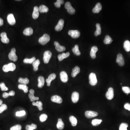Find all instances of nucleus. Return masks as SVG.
Instances as JSON below:
<instances>
[{
  "label": "nucleus",
  "instance_id": "obj_1",
  "mask_svg": "<svg viewBox=\"0 0 130 130\" xmlns=\"http://www.w3.org/2000/svg\"><path fill=\"white\" fill-rule=\"evenodd\" d=\"M16 68V65L13 63L4 65L3 67V70L4 72H7L9 71H14Z\"/></svg>",
  "mask_w": 130,
  "mask_h": 130
},
{
  "label": "nucleus",
  "instance_id": "obj_2",
  "mask_svg": "<svg viewBox=\"0 0 130 130\" xmlns=\"http://www.w3.org/2000/svg\"><path fill=\"white\" fill-rule=\"evenodd\" d=\"M50 37L47 34H44L42 37H40L39 39V42L42 45H45L50 41Z\"/></svg>",
  "mask_w": 130,
  "mask_h": 130
},
{
  "label": "nucleus",
  "instance_id": "obj_3",
  "mask_svg": "<svg viewBox=\"0 0 130 130\" xmlns=\"http://www.w3.org/2000/svg\"><path fill=\"white\" fill-rule=\"evenodd\" d=\"M89 83L92 86H95L97 83V79L96 74L94 73H92L89 76Z\"/></svg>",
  "mask_w": 130,
  "mask_h": 130
},
{
  "label": "nucleus",
  "instance_id": "obj_4",
  "mask_svg": "<svg viewBox=\"0 0 130 130\" xmlns=\"http://www.w3.org/2000/svg\"><path fill=\"white\" fill-rule=\"evenodd\" d=\"M52 55V52L50 51H46L43 54V60L44 63L47 64L49 62Z\"/></svg>",
  "mask_w": 130,
  "mask_h": 130
},
{
  "label": "nucleus",
  "instance_id": "obj_5",
  "mask_svg": "<svg viewBox=\"0 0 130 130\" xmlns=\"http://www.w3.org/2000/svg\"><path fill=\"white\" fill-rule=\"evenodd\" d=\"M16 49L13 48L11 50V51L9 55V58L11 60L16 61L18 60V58L16 54Z\"/></svg>",
  "mask_w": 130,
  "mask_h": 130
},
{
  "label": "nucleus",
  "instance_id": "obj_6",
  "mask_svg": "<svg viewBox=\"0 0 130 130\" xmlns=\"http://www.w3.org/2000/svg\"><path fill=\"white\" fill-rule=\"evenodd\" d=\"M65 8L67 10L68 12L70 14H74L75 13V9L72 7L70 2H67L65 5Z\"/></svg>",
  "mask_w": 130,
  "mask_h": 130
},
{
  "label": "nucleus",
  "instance_id": "obj_7",
  "mask_svg": "<svg viewBox=\"0 0 130 130\" xmlns=\"http://www.w3.org/2000/svg\"><path fill=\"white\" fill-rule=\"evenodd\" d=\"M116 61L120 66L122 67L125 64V61L123 56L121 54H119L117 55Z\"/></svg>",
  "mask_w": 130,
  "mask_h": 130
},
{
  "label": "nucleus",
  "instance_id": "obj_8",
  "mask_svg": "<svg viewBox=\"0 0 130 130\" xmlns=\"http://www.w3.org/2000/svg\"><path fill=\"white\" fill-rule=\"evenodd\" d=\"M68 34L73 38H77L80 36L79 31L77 30H70L68 32Z\"/></svg>",
  "mask_w": 130,
  "mask_h": 130
},
{
  "label": "nucleus",
  "instance_id": "obj_9",
  "mask_svg": "<svg viewBox=\"0 0 130 130\" xmlns=\"http://www.w3.org/2000/svg\"><path fill=\"white\" fill-rule=\"evenodd\" d=\"M85 115L87 118H92L97 116L98 115V113L95 111H86Z\"/></svg>",
  "mask_w": 130,
  "mask_h": 130
},
{
  "label": "nucleus",
  "instance_id": "obj_10",
  "mask_svg": "<svg viewBox=\"0 0 130 130\" xmlns=\"http://www.w3.org/2000/svg\"><path fill=\"white\" fill-rule=\"evenodd\" d=\"M106 98L108 100H110L112 99L114 97V92L113 88H108V90L106 94Z\"/></svg>",
  "mask_w": 130,
  "mask_h": 130
},
{
  "label": "nucleus",
  "instance_id": "obj_11",
  "mask_svg": "<svg viewBox=\"0 0 130 130\" xmlns=\"http://www.w3.org/2000/svg\"><path fill=\"white\" fill-rule=\"evenodd\" d=\"M60 76L61 80L63 83H66L68 81V76L66 72L65 71L61 72Z\"/></svg>",
  "mask_w": 130,
  "mask_h": 130
},
{
  "label": "nucleus",
  "instance_id": "obj_12",
  "mask_svg": "<svg viewBox=\"0 0 130 130\" xmlns=\"http://www.w3.org/2000/svg\"><path fill=\"white\" fill-rule=\"evenodd\" d=\"M51 101L53 102L61 104L63 102V99L60 96L58 95H53L51 97Z\"/></svg>",
  "mask_w": 130,
  "mask_h": 130
},
{
  "label": "nucleus",
  "instance_id": "obj_13",
  "mask_svg": "<svg viewBox=\"0 0 130 130\" xmlns=\"http://www.w3.org/2000/svg\"><path fill=\"white\" fill-rule=\"evenodd\" d=\"M8 22L11 25H14L16 23V20L13 14H9L7 18Z\"/></svg>",
  "mask_w": 130,
  "mask_h": 130
},
{
  "label": "nucleus",
  "instance_id": "obj_14",
  "mask_svg": "<svg viewBox=\"0 0 130 130\" xmlns=\"http://www.w3.org/2000/svg\"><path fill=\"white\" fill-rule=\"evenodd\" d=\"M64 21L63 19H60L58 24L55 27V30L57 31H60L63 29L64 27Z\"/></svg>",
  "mask_w": 130,
  "mask_h": 130
},
{
  "label": "nucleus",
  "instance_id": "obj_15",
  "mask_svg": "<svg viewBox=\"0 0 130 130\" xmlns=\"http://www.w3.org/2000/svg\"><path fill=\"white\" fill-rule=\"evenodd\" d=\"M30 93L29 94V98L30 99V101L32 102H34L36 100H38L39 98L38 97H35L34 96V90L33 89H31L29 91Z\"/></svg>",
  "mask_w": 130,
  "mask_h": 130
},
{
  "label": "nucleus",
  "instance_id": "obj_16",
  "mask_svg": "<svg viewBox=\"0 0 130 130\" xmlns=\"http://www.w3.org/2000/svg\"><path fill=\"white\" fill-rule=\"evenodd\" d=\"M71 98L73 103H77L79 98V94L77 92H74L72 94Z\"/></svg>",
  "mask_w": 130,
  "mask_h": 130
},
{
  "label": "nucleus",
  "instance_id": "obj_17",
  "mask_svg": "<svg viewBox=\"0 0 130 130\" xmlns=\"http://www.w3.org/2000/svg\"><path fill=\"white\" fill-rule=\"evenodd\" d=\"M54 44L55 46V49L58 51L61 52L65 50V47L64 46L60 45L58 42L55 41L54 43Z\"/></svg>",
  "mask_w": 130,
  "mask_h": 130
},
{
  "label": "nucleus",
  "instance_id": "obj_18",
  "mask_svg": "<svg viewBox=\"0 0 130 130\" xmlns=\"http://www.w3.org/2000/svg\"><path fill=\"white\" fill-rule=\"evenodd\" d=\"M2 42L4 43H9V39L7 37V33L5 32H3L0 34Z\"/></svg>",
  "mask_w": 130,
  "mask_h": 130
},
{
  "label": "nucleus",
  "instance_id": "obj_19",
  "mask_svg": "<svg viewBox=\"0 0 130 130\" xmlns=\"http://www.w3.org/2000/svg\"><path fill=\"white\" fill-rule=\"evenodd\" d=\"M56 77V75L55 74H51L49 76L48 79H46V82L47 83V86H50L52 81Z\"/></svg>",
  "mask_w": 130,
  "mask_h": 130
},
{
  "label": "nucleus",
  "instance_id": "obj_20",
  "mask_svg": "<svg viewBox=\"0 0 130 130\" xmlns=\"http://www.w3.org/2000/svg\"><path fill=\"white\" fill-rule=\"evenodd\" d=\"M102 9V6L100 3H97L95 7L93 8L92 10L93 12L94 13H99Z\"/></svg>",
  "mask_w": 130,
  "mask_h": 130
},
{
  "label": "nucleus",
  "instance_id": "obj_21",
  "mask_svg": "<svg viewBox=\"0 0 130 130\" xmlns=\"http://www.w3.org/2000/svg\"><path fill=\"white\" fill-rule=\"evenodd\" d=\"M39 16V8L37 6H35L34 8V10L32 14V17L33 19L38 18Z\"/></svg>",
  "mask_w": 130,
  "mask_h": 130
},
{
  "label": "nucleus",
  "instance_id": "obj_22",
  "mask_svg": "<svg viewBox=\"0 0 130 130\" xmlns=\"http://www.w3.org/2000/svg\"><path fill=\"white\" fill-rule=\"evenodd\" d=\"M98 50V48L97 46H94L92 48L90 54L92 58L94 59L96 58V53Z\"/></svg>",
  "mask_w": 130,
  "mask_h": 130
},
{
  "label": "nucleus",
  "instance_id": "obj_23",
  "mask_svg": "<svg viewBox=\"0 0 130 130\" xmlns=\"http://www.w3.org/2000/svg\"><path fill=\"white\" fill-rule=\"evenodd\" d=\"M38 86L39 88H42L44 86L45 84V79L44 77L42 76L39 77L38 79Z\"/></svg>",
  "mask_w": 130,
  "mask_h": 130
},
{
  "label": "nucleus",
  "instance_id": "obj_24",
  "mask_svg": "<svg viewBox=\"0 0 130 130\" xmlns=\"http://www.w3.org/2000/svg\"><path fill=\"white\" fill-rule=\"evenodd\" d=\"M33 32V30L31 28H27L25 29L23 31L24 35L26 36H30L32 35Z\"/></svg>",
  "mask_w": 130,
  "mask_h": 130
},
{
  "label": "nucleus",
  "instance_id": "obj_25",
  "mask_svg": "<svg viewBox=\"0 0 130 130\" xmlns=\"http://www.w3.org/2000/svg\"><path fill=\"white\" fill-rule=\"evenodd\" d=\"M80 68L78 66L75 67L73 68L72 71L71 76L73 77H75L80 72Z\"/></svg>",
  "mask_w": 130,
  "mask_h": 130
},
{
  "label": "nucleus",
  "instance_id": "obj_26",
  "mask_svg": "<svg viewBox=\"0 0 130 130\" xmlns=\"http://www.w3.org/2000/svg\"><path fill=\"white\" fill-rule=\"evenodd\" d=\"M70 53L69 52L66 53H62L61 54L59 55L58 56V58L59 61H61L64 59L68 58L70 56Z\"/></svg>",
  "mask_w": 130,
  "mask_h": 130
},
{
  "label": "nucleus",
  "instance_id": "obj_27",
  "mask_svg": "<svg viewBox=\"0 0 130 130\" xmlns=\"http://www.w3.org/2000/svg\"><path fill=\"white\" fill-rule=\"evenodd\" d=\"M57 128L60 130H62L64 128V124L62 119L59 118L58 120V123L56 125Z\"/></svg>",
  "mask_w": 130,
  "mask_h": 130
},
{
  "label": "nucleus",
  "instance_id": "obj_28",
  "mask_svg": "<svg viewBox=\"0 0 130 130\" xmlns=\"http://www.w3.org/2000/svg\"><path fill=\"white\" fill-rule=\"evenodd\" d=\"M96 31L95 32L94 35L95 36H97L99 35H101V25L99 23H97L96 25Z\"/></svg>",
  "mask_w": 130,
  "mask_h": 130
},
{
  "label": "nucleus",
  "instance_id": "obj_29",
  "mask_svg": "<svg viewBox=\"0 0 130 130\" xmlns=\"http://www.w3.org/2000/svg\"><path fill=\"white\" fill-rule=\"evenodd\" d=\"M32 105L34 106H37L39 110L40 111L42 110L43 104L41 101H37L36 102H33L32 103Z\"/></svg>",
  "mask_w": 130,
  "mask_h": 130
},
{
  "label": "nucleus",
  "instance_id": "obj_30",
  "mask_svg": "<svg viewBox=\"0 0 130 130\" xmlns=\"http://www.w3.org/2000/svg\"><path fill=\"white\" fill-rule=\"evenodd\" d=\"M40 64V61L39 59L35 60L32 63V66L33 67V70L34 71H37L38 70V66Z\"/></svg>",
  "mask_w": 130,
  "mask_h": 130
},
{
  "label": "nucleus",
  "instance_id": "obj_31",
  "mask_svg": "<svg viewBox=\"0 0 130 130\" xmlns=\"http://www.w3.org/2000/svg\"><path fill=\"white\" fill-rule=\"evenodd\" d=\"M48 8L44 5H40L39 7V11L41 13H46L48 11Z\"/></svg>",
  "mask_w": 130,
  "mask_h": 130
},
{
  "label": "nucleus",
  "instance_id": "obj_32",
  "mask_svg": "<svg viewBox=\"0 0 130 130\" xmlns=\"http://www.w3.org/2000/svg\"><path fill=\"white\" fill-rule=\"evenodd\" d=\"M19 82L21 84L27 85L29 83V80L28 78H23L20 77L18 80Z\"/></svg>",
  "mask_w": 130,
  "mask_h": 130
},
{
  "label": "nucleus",
  "instance_id": "obj_33",
  "mask_svg": "<svg viewBox=\"0 0 130 130\" xmlns=\"http://www.w3.org/2000/svg\"><path fill=\"white\" fill-rule=\"evenodd\" d=\"M124 48L126 51H130V42L128 40H126L124 43Z\"/></svg>",
  "mask_w": 130,
  "mask_h": 130
},
{
  "label": "nucleus",
  "instance_id": "obj_34",
  "mask_svg": "<svg viewBox=\"0 0 130 130\" xmlns=\"http://www.w3.org/2000/svg\"><path fill=\"white\" fill-rule=\"evenodd\" d=\"M70 120L71 124L73 126H75L77 125V121L76 118L73 116H70Z\"/></svg>",
  "mask_w": 130,
  "mask_h": 130
},
{
  "label": "nucleus",
  "instance_id": "obj_35",
  "mask_svg": "<svg viewBox=\"0 0 130 130\" xmlns=\"http://www.w3.org/2000/svg\"><path fill=\"white\" fill-rule=\"evenodd\" d=\"M72 51L74 54L77 56H79L81 55V52L79 50V47L78 45H75L74 47L72 48Z\"/></svg>",
  "mask_w": 130,
  "mask_h": 130
},
{
  "label": "nucleus",
  "instance_id": "obj_36",
  "mask_svg": "<svg viewBox=\"0 0 130 130\" xmlns=\"http://www.w3.org/2000/svg\"><path fill=\"white\" fill-rule=\"evenodd\" d=\"M18 88L20 90H23L24 93H27L28 92V87L26 85L23 84H19V85Z\"/></svg>",
  "mask_w": 130,
  "mask_h": 130
},
{
  "label": "nucleus",
  "instance_id": "obj_37",
  "mask_svg": "<svg viewBox=\"0 0 130 130\" xmlns=\"http://www.w3.org/2000/svg\"><path fill=\"white\" fill-rule=\"evenodd\" d=\"M112 39L111 37L108 35H107L105 37L104 40V43L105 44H110L112 42Z\"/></svg>",
  "mask_w": 130,
  "mask_h": 130
},
{
  "label": "nucleus",
  "instance_id": "obj_38",
  "mask_svg": "<svg viewBox=\"0 0 130 130\" xmlns=\"http://www.w3.org/2000/svg\"><path fill=\"white\" fill-rule=\"evenodd\" d=\"M102 120L98 119H95L93 120L92 121V123L93 125L94 126H97L101 124Z\"/></svg>",
  "mask_w": 130,
  "mask_h": 130
},
{
  "label": "nucleus",
  "instance_id": "obj_39",
  "mask_svg": "<svg viewBox=\"0 0 130 130\" xmlns=\"http://www.w3.org/2000/svg\"><path fill=\"white\" fill-rule=\"evenodd\" d=\"M36 60V58L33 57L31 59L25 58L23 60V63L26 64H32Z\"/></svg>",
  "mask_w": 130,
  "mask_h": 130
},
{
  "label": "nucleus",
  "instance_id": "obj_40",
  "mask_svg": "<svg viewBox=\"0 0 130 130\" xmlns=\"http://www.w3.org/2000/svg\"><path fill=\"white\" fill-rule=\"evenodd\" d=\"M37 126L36 124H32L31 125H27L26 126V130H33L36 129Z\"/></svg>",
  "mask_w": 130,
  "mask_h": 130
},
{
  "label": "nucleus",
  "instance_id": "obj_41",
  "mask_svg": "<svg viewBox=\"0 0 130 130\" xmlns=\"http://www.w3.org/2000/svg\"><path fill=\"white\" fill-rule=\"evenodd\" d=\"M64 3V1L63 0H57L56 2L55 3L54 5L56 7L59 8L60 7L61 5H63Z\"/></svg>",
  "mask_w": 130,
  "mask_h": 130
},
{
  "label": "nucleus",
  "instance_id": "obj_42",
  "mask_svg": "<svg viewBox=\"0 0 130 130\" xmlns=\"http://www.w3.org/2000/svg\"><path fill=\"white\" fill-rule=\"evenodd\" d=\"M128 125L126 123H122L120 124L119 127V130H127V128Z\"/></svg>",
  "mask_w": 130,
  "mask_h": 130
},
{
  "label": "nucleus",
  "instance_id": "obj_43",
  "mask_svg": "<svg viewBox=\"0 0 130 130\" xmlns=\"http://www.w3.org/2000/svg\"><path fill=\"white\" fill-rule=\"evenodd\" d=\"M47 115L46 114H42L39 117V120L41 122H43L46 121L47 119Z\"/></svg>",
  "mask_w": 130,
  "mask_h": 130
},
{
  "label": "nucleus",
  "instance_id": "obj_44",
  "mask_svg": "<svg viewBox=\"0 0 130 130\" xmlns=\"http://www.w3.org/2000/svg\"><path fill=\"white\" fill-rule=\"evenodd\" d=\"M26 114V112L25 111H18L16 113V116H24Z\"/></svg>",
  "mask_w": 130,
  "mask_h": 130
},
{
  "label": "nucleus",
  "instance_id": "obj_45",
  "mask_svg": "<svg viewBox=\"0 0 130 130\" xmlns=\"http://www.w3.org/2000/svg\"><path fill=\"white\" fill-rule=\"evenodd\" d=\"M21 129H22L21 126L19 124H18L11 127L10 130H21Z\"/></svg>",
  "mask_w": 130,
  "mask_h": 130
},
{
  "label": "nucleus",
  "instance_id": "obj_46",
  "mask_svg": "<svg viewBox=\"0 0 130 130\" xmlns=\"http://www.w3.org/2000/svg\"><path fill=\"white\" fill-rule=\"evenodd\" d=\"M0 88L3 91H7L9 90V88L5 86V84L4 83H1L0 84Z\"/></svg>",
  "mask_w": 130,
  "mask_h": 130
},
{
  "label": "nucleus",
  "instance_id": "obj_47",
  "mask_svg": "<svg viewBox=\"0 0 130 130\" xmlns=\"http://www.w3.org/2000/svg\"><path fill=\"white\" fill-rule=\"evenodd\" d=\"M7 109V106L5 104H2L0 106V113H2L3 111Z\"/></svg>",
  "mask_w": 130,
  "mask_h": 130
},
{
  "label": "nucleus",
  "instance_id": "obj_48",
  "mask_svg": "<svg viewBox=\"0 0 130 130\" xmlns=\"http://www.w3.org/2000/svg\"><path fill=\"white\" fill-rule=\"evenodd\" d=\"M122 90L126 94L130 93V88L128 87H122Z\"/></svg>",
  "mask_w": 130,
  "mask_h": 130
},
{
  "label": "nucleus",
  "instance_id": "obj_49",
  "mask_svg": "<svg viewBox=\"0 0 130 130\" xmlns=\"http://www.w3.org/2000/svg\"><path fill=\"white\" fill-rule=\"evenodd\" d=\"M124 108L126 110L130 111V104L129 103H126L124 106Z\"/></svg>",
  "mask_w": 130,
  "mask_h": 130
},
{
  "label": "nucleus",
  "instance_id": "obj_50",
  "mask_svg": "<svg viewBox=\"0 0 130 130\" xmlns=\"http://www.w3.org/2000/svg\"><path fill=\"white\" fill-rule=\"evenodd\" d=\"M9 93H7L5 92L3 93V97L4 98H7L8 97H9Z\"/></svg>",
  "mask_w": 130,
  "mask_h": 130
},
{
  "label": "nucleus",
  "instance_id": "obj_51",
  "mask_svg": "<svg viewBox=\"0 0 130 130\" xmlns=\"http://www.w3.org/2000/svg\"><path fill=\"white\" fill-rule=\"evenodd\" d=\"M9 96H14L15 95V92L14 91H11L9 93Z\"/></svg>",
  "mask_w": 130,
  "mask_h": 130
},
{
  "label": "nucleus",
  "instance_id": "obj_52",
  "mask_svg": "<svg viewBox=\"0 0 130 130\" xmlns=\"http://www.w3.org/2000/svg\"><path fill=\"white\" fill-rule=\"evenodd\" d=\"M3 20L1 18H0V26L3 25Z\"/></svg>",
  "mask_w": 130,
  "mask_h": 130
},
{
  "label": "nucleus",
  "instance_id": "obj_53",
  "mask_svg": "<svg viewBox=\"0 0 130 130\" xmlns=\"http://www.w3.org/2000/svg\"><path fill=\"white\" fill-rule=\"evenodd\" d=\"M3 103V101L1 99H0V106H1V105Z\"/></svg>",
  "mask_w": 130,
  "mask_h": 130
}]
</instances>
